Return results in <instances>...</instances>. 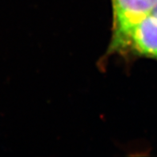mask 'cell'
<instances>
[{"label":"cell","instance_id":"cell-3","mask_svg":"<svg viewBox=\"0 0 157 157\" xmlns=\"http://www.w3.org/2000/svg\"><path fill=\"white\" fill-rule=\"evenodd\" d=\"M151 14H152L153 15H155V16L157 18V2H156V4H155V7H154V9H153Z\"/></svg>","mask_w":157,"mask_h":157},{"label":"cell","instance_id":"cell-1","mask_svg":"<svg viewBox=\"0 0 157 157\" xmlns=\"http://www.w3.org/2000/svg\"><path fill=\"white\" fill-rule=\"evenodd\" d=\"M112 6V39L106 56L118 54L131 31L150 15L157 0H111Z\"/></svg>","mask_w":157,"mask_h":157},{"label":"cell","instance_id":"cell-2","mask_svg":"<svg viewBox=\"0 0 157 157\" xmlns=\"http://www.w3.org/2000/svg\"><path fill=\"white\" fill-rule=\"evenodd\" d=\"M118 54L157 60V18L147 15L133 28Z\"/></svg>","mask_w":157,"mask_h":157}]
</instances>
